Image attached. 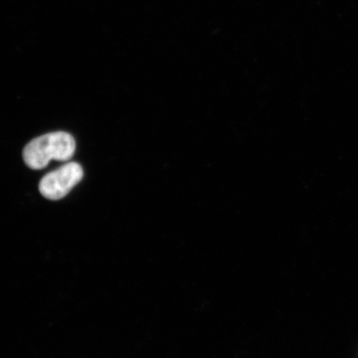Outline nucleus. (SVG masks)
<instances>
[{"label":"nucleus","mask_w":358,"mask_h":358,"mask_svg":"<svg viewBox=\"0 0 358 358\" xmlns=\"http://www.w3.org/2000/svg\"><path fill=\"white\" fill-rule=\"evenodd\" d=\"M76 150L74 138L66 132L44 134L27 145L22 153L27 166L40 170L51 160L67 161L73 158Z\"/></svg>","instance_id":"obj_1"},{"label":"nucleus","mask_w":358,"mask_h":358,"mask_svg":"<svg viewBox=\"0 0 358 358\" xmlns=\"http://www.w3.org/2000/svg\"><path fill=\"white\" fill-rule=\"evenodd\" d=\"M84 173L78 163L71 162L64 165L45 176L39 183V191L48 199H64L69 192L82 181Z\"/></svg>","instance_id":"obj_2"}]
</instances>
